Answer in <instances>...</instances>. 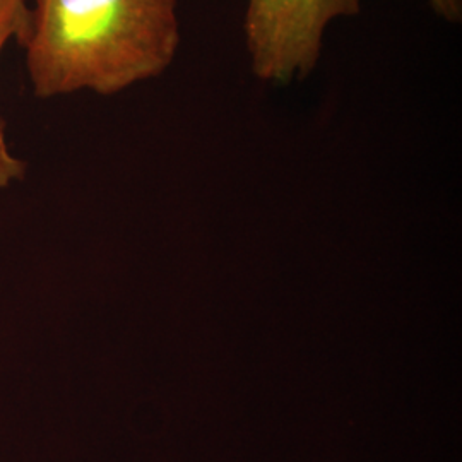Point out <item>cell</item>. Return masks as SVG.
Masks as SVG:
<instances>
[{"instance_id":"1","label":"cell","mask_w":462,"mask_h":462,"mask_svg":"<svg viewBox=\"0 0 462 462\" xmlns=\"http://www.w3.org/2000/svg\"><path fill=\"white\" fill-rule=\"evenodd\" d=\"M180 45L177 0H36L26 72L36 98L112 97L163 74Z\"/></svg>"},{"instance_id":"2","label":"cell","mask_w":462,"mask_h":462,"mask_svg":"<svg viewBox=\"0 0 462 462\" xmlns=\"http://www.w3.org/2000/svg\"><path fill=\"white\" fill-rule=\"evenodd\" d=\"M362 0H248L245 34L254 74L291 83L314 70L332 19L355 16Z\"/></svg>"},{"instance_id":"3","label":"cell","mask_w":462,"mask_h":462,"mask_svg":"<svg viewBox=\"0 0 462 462\" xmlns=\"http://www.w3.org/2000/svg\"><path fill=\"white\" fill-rule=\"evenodd\" d=\"M33 9L26 0H0V55L4 49L17 42L21 47L28 38ZM26 175V163L17 158L7 141V122L0 116V192L7 190Z\"/></svg>"},{"instance_id":"4","label":"cell","mask_w":462,"mask_h":462,"mask_svg":"<svg viewBox=\"0 0 462 462\" xmlns=\"http://www.w3.org/2000/svg\"><path fill=\"white\" fill-rule=\"evenodd\" d=\"M430 2L440 16L447 17L450 21L461 19V0H430Z\"/></svg>"}]
</instances>
